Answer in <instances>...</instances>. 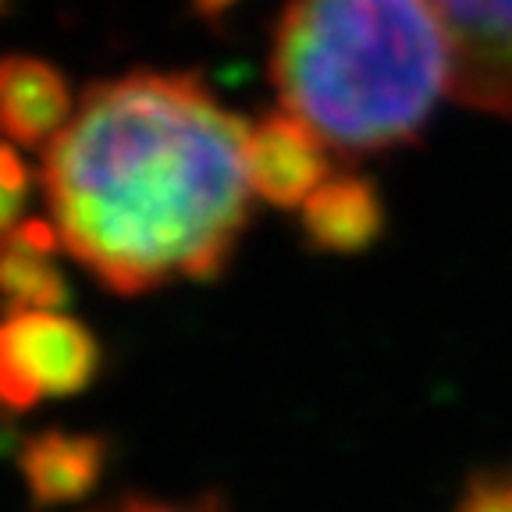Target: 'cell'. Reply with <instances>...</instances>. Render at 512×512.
<instances>
[{"label":"cell","mask_w":512,"mask_h":512,"mask_svg":"<svg viewBox=\"0 0 512 512\" xmlns=\"http://www.w3.org/2000/svg\"><path fill=\"white\" fill-rule=\"evenodd\" d=\"M249 125L178 72L86 89L43 150L61 246L114 292L221 271L249 221Z\"/></svg>","instance_id":"obj_1"},{"label":"cell","mask_w":512,"mask_h":512,"mask_svg":"<svg viewBox=\"0 0 512 512\" xmlns=\"http://www.w3.org/2000/svg\"><path fill=\"white\" fill-rule=\"evenodd\" d=\"M271 82L328 146L388 150L420 136L452 89V43L431 0H288Z\"/></svg>","instance_id":"obj_2"},{"label":"cell","mask_w":512,"mask_h":512,"mask_svg":"<svg viewBox=\"0 0 512 512\" xmlns=\"http://www.w3.org/2000/svg\"><path fill=\"white\" fill-rule=\"evenodd\" d=\"M100 345L61 310H11L0 320V406L32 409L89 388Z\"/></svg>","instance_id":"obj_3"},{"label":"cell","mask_w":512,"mask_h":512,"mask_svg":"<svg viewBox=\"0 0 512 512\" xmlns=\"http://www.w3.org/2000/svg\"><path fill=\"white\" fill-rule=\"evenodd\" d=\"M452 43V93L512 118V0H431Z\"/></svg>","instance_id":"obj_4"},{"label":"cell","mask_w":512,"mask_h":512,"mask_svg":"<svg viewBox=\"0 0 512 512\" xmlns=\"http://www.w3.org/2000/svg\"><path fill=\"white\" fill-rule=\"evenodd\" d=\"M246 168L256 200L299 210L331 178L328 143L296 114H267L249 125Z\"/></svg>","instance_id":"obj_5"},{"label":"cell","mask_w":512,"mask_h":512,"mask_svg":"<svg viewBox=\"0 0 512 512\" xmlns=\"http://www.w3.org/2000/svg\"><path fill=\"white\" fill-rule=\"evenodd\" d=\"M72 89L40 57H0V139L47 150L72 121Z\"/></svg>","instance_id":"obj_6"},{"label":"cell","mask_w":512,"mask_h":512,"mask_svg":"<svg viewBox=\"0 0 512 512\" xmlns=\"http://www.w3.org/2000/svg\"><path fill=\"white\" fill-rule=\"evenodd\" d=\"M306 239L324 253H363L384 228V207L377 189L360 175L328 178L299 207Z\"/></svg>","instance_id":"obj_7"},{"label":"cell","mask_w":512,"mask_h":512,"mask_svg":"<svg viewBox=\"0 0 512 512\" xmlns=\"http://www.w3.org/2000/svg\"><path fill=\"white\" fill-rule=\"evenodd\" d=\"M54 224L22 221L0 239V296L11 310H57L68 296Z\"/></svg>","instance_id":"obj_8"},{"label":"cell","mask_w":512,"mask_h":512,"mask_svg":"<svg viewBox=\"0 0 512 512\" xmlns=\"http://www.w3.org/2000/svg\"><path fill=\"white\" fill-rule=\"evenodd\" d=\"M104 445L86 434H40L29 441L22 470L36 502L61 505L82 498L100 477Z\"/></svg>","instance_id":"obj_9"},{"label":"cell","mask_w":512,"mask_h":512,"mask_svg":"<svg viewBox=\"0 0 512 512\" xmlns=\"http://www.w3.org/2000/svg\"><path fill=\"white\" fill-rule=\"evenodd\" d=\"M32 178L25 160L18 157L15 143L0 139V239L22 224V210L29 200Z\"/></svg>","instance_id":"obj_10"},{"label":"cell","mask_w":512,"mask_h":512,"mask_svg":"<svg viewBox=\"0 0 512 512\" xmlns=\"http://www.w3.org/2000/svg\"><path fill=\"white\" fill-rule=\"evenodd\" d=\"M456 512H512V463L477 473L459 495Z\"/></svg>","instance_id":"obj_11"},{"label":"cell","mask_w":512,"mask_h":512,"mask_svg":"<svg viewBox=\"0 0 512 512\" xmlns=\"http://www.w3.org/2000/svg\"><path fill=\"white\" fill-rule=\"evenodd\" d=\"M239 0H192V8L200 11L203 18H221V15H228V11L235 8Z\"/></svg>","instance_id":"obj_12"},{"label":"cell","mask_w":512,"mask_h":512,"mask_svg":"<svg viewBox=\"0 0 512 512\" xmlns=\"http://www.w3.org/2000/svg\"><path fill=\"white\" fill-rule=\"evenodd\" d=\"M114 512H207V509H182V505H164V502H128Z\"/></svg>","instance_id":"obj_13"},{"label":"cell","mask_w":512,"mask_h":512,"mask_svg":"<svg viewBox=\"0 0 512 512\" xmlns=\"http://www.w3.org/2000/svg\"><path fill=\"white\" fill-rule=\"evenodd\" d=\"M4 4H8V0H0V8H4Z\"/></svg>","instance_id":"obj_14"}]
</instances>
